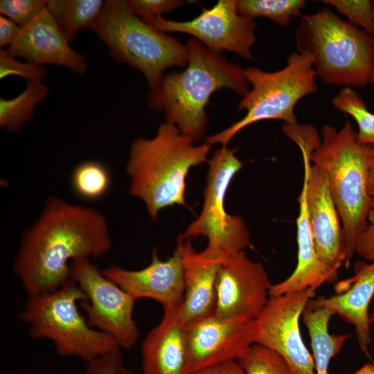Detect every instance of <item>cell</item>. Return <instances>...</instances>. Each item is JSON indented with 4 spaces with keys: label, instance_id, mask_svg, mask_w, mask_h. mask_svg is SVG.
I'll return each instance as SVG.
<instances>
[{
    "label": "cell",
    "instance_id": "1",
    "mask_svg": "<svg viewBox=\"0 0 374 374\" xmlns=\"http://www.w3.org/2000/svg\"><path fill=\"white\" fill-rule=\"evenodd\" d=\"M112 244L109 226L101 213L52 196L26 230L12 271L28 296L47 293L70 279L73 260L101 257Z\"/></svg>",
    "mask_w": 374,
    "mask_h": 374
},
{
    "label": "cell",
    "instance_id": "2",
    "mask_svg": "<svg viewBox=\"0 0 374 374\" xmlns=\"http://www.w3.org/2000/svg\"><path fill=\"white\" fill-rule=\"evenodd\" d=\"M186 45V69L164 75L157 89L148 93L147 102L152 109L163 112L166 122L175 125L196 143L206 132L205 109L212 94L228 88L244 96L250 86L239 64L196 39H190Z\"/></svg>",
    "mask_w": 374,
    "mask_h": 374
},
{
    "label": "cell",
    "instance_id": "3",
    "mask_svg": "<svg viewBox=\"0 0 374 374\" xmlns=\"http://www.w3.org/2000/svg\"><path fill=\"white\" fill-rule=\"evenodd\" d=\"M211 144L196 145L174 124H161L152 139L131 144L126 171L130 193L141 199L152 220L162 209L186 206L185 190L190 169L207 161Z\"/></svg>",
    "mask_w": 374,
    "mask_h": 374
},
{
    "label": "cell",
    "instance_id": "4",
    "mask_svg": "<svg viewBox=\"0 0 374 374\" xmlns=\"http://www.w3.org/2000/svg\"><path fill=\"white\" fill-rule=\"evenodd\" d=\"M321 134L310 160L327 177L346 236L347 266L355 253L357 238L366 226L373 201L368 191V178L374 148L357 142L356 132L348 120L339 130L323 125Z\"/></svg>",
    "mask_w": 374,
    "mask_h": 374
},
{
    "label": "cell",
    "instance_id": "5",
    "mask_svg": "<svg viewBox=\"0 0 374 374\" xmlns=\"http://www.w3.org/2000/svg\"><path fill=\"white\" fill-rule=\"evenodd\" d=\"M298 51L312 55L317 76L328 84H374V36L329 9L301 17L295 33Z\"/></svg>",
    "mask_w": 374,
    "mask_h": 374
},
{
    "label": "cell",
    "instance_id": "6",
    "mask_svg": "<svg viewBox=\"0 0 374 374\" xmlns=\"http://www.w3.org/2000/svg\"><path fill=\"white\" fill-rule=\"evenodd\" d=\"M90 29L105 44L114 60L144 75L150 91L157 89L166 69L187 64L186 44L146 24L130 10L126 1H105Z\"/></svg>",
    "mask_w": 374,
    "mask_h": 374
},
{
    "label": "cell",
    "instance_id": "7",
    "mask_svg": "<svg viewBox=\"0 0 374 374\" xmlns=\"http://www.w3.org/2000/svg\"><path fill=\"white\" fill-rule=\"evenodd\" d=\"M86 300L83 291L69 279L53 291L28 296L19 318L31 337L50 340L58 355L89 363L121 348L80 313L78 304Z\"/></svg>",
    "mask_w": 374,
    "mask_h": 374
},
{
    "label": "cell",
    "instance_id": "8",
    "mask_svg": "<svg viewBox=\"0 0 374 374\" xmlns=\"http://www.w3.org/2000/svg\"><path fill=\"white\" fill-rule=\"evenodd\" d=\"M250 88L238 105L246 114L225 130L206 139L210 144L227 146L240 130L259 121L280 120L285 124L295 125L296 103L316 91V73L312 55L308 52L292 53L285 66L276 71L266 72L256 67L244 69Z\"/></svg>",
    "mask_w": 374,
    "mask_h": 374
},
{
    "label": "cell",
    "instance_id": "9",
    "mask_svg": "<svg viewBox=\"0 0 374 374\" xmlns=\"http://www.w3.org/2000/svg\"><path fill=\"white\" fill-rule=\"evenodd\" d=\"M242 167L234 149L222 146L215 152L208 160L202 211L180 235L183 238H206L207 246L202 253L210 259L222 261L228 256L243 251L250 244V233L244 219L229 214L225 208L228 188Z\"/></svg>",
    "mask_w": 374,
    "mask_h": 374
},
{
    "label": "cell",
    "instance_id": "10",
    "mask_svg": "<svg viewBox=\"0 0 374 374\" xmlns=\"http://www.w3.org/2000/svg\"><path fill=\"white\" fill-rule=\"evenodd\" d=\"M70 279L86 296L87 300L80 305L88 323L112 338L121 348H132L139 337L133 318L136 300L89 259L71 262Z\"/></svg>",
    "mask_w": 374,
    "mask_h": 374
},
{
    "label": "cell",
    "instance_id": "11",
    "mask_svg": "<svg viewBox=\"0 0 374 374\" xmlns=\"http://www.w3.org/2000/svg\"><path fill=\"white\" fill-rule=\"evenodd\" d=\"M145 22L163 33L188 34L214 52L228 51L246 60L253 59L251 48L257 41L256 23L238 12L236 0H219L188 21H172L161 15Z\"/></svg>",
    "mask_w": 374,
    "mask_h": 374
},
{
    "label": "cell",
    "instance_id": "12",
    "mask_svg": "<svg viewBox=\"0 0 374 374\" xmlns=\"http://www.w3.org/2000/svg\"><path fill=\"white\" fill-rule=\"evenodd\" d=\"M315 289L271 296L256 319V343L282 357L292 374H316L313 356L302 339L299 318Z\"/></svg>",
    "mask_w": 374,
    "mask_h": 374
},
{
    "label": "cell",
    "instance_id": "13",
    "mask_svg": "<svg viewBox=\"0 0 374 374\" xmlns=\"http://www.w3.org/2000/svg\"><path fill=\"white\" fill-rule=\"evenodd\" d=\"M256 319L223 318L215 314L187 323L190 374L204 368L238 360L256 343Z\"/></svg>",
    "mask_w": 374,
    "mask_h": 374
},
{
    "label": "cell",
    "instance_id": "14",
    "mask_svg": "<svg viewBox=\"0 0 374 374\" xmlns=\"http://www.w3.org/2000/svg\"><path fill=\"white\" fill-rule=\"evenodd\" d=\"M271 285L263 265L244 251L226 256L217 272L215 314L256 319L269 299Z\"/></svg>",
    "mask_w": 374,
    "mask_h": 374
},
{
    "label": "cell",
    "instance_id": "15",
    "mask_svg": "<svg viewBox=\"0 0 374 374\" xmlns=\"http://www.w3.org/2000/svg\"><path fill=\"white\" fill-rule=\"evenodd\" d=\"M306 201L317 256L326 268L338 274L347 260L346 236L327 177L314 165L308 171Z\"/></svg>",
    "mask_w": 374,
    "mask_h": 374
},
{
    "label": "cell",
    "instance_id": "16",
    "mask_svg": "<svg viewBox=\"0 0 374 374\" xmlns=\"http://www.w3.org/2000/svg\"><path fill=\"white\" fill-rule=\"evenodd\" d=\"M101 271L136 301L150 299L164 307L181 303L184 299L183 264L177 249L164 260L153 250L150 263L141 269L130 270L111 266Z\"/></svg>",
    "mask_w": 374,
    "mask_h": 374
},
{
    "label": "cell",
    "instance_id": "17",
    "mask_svg": "<svg viewBox=\"0 0 374 374\" xmlns=\"http://www.w3.org/2000/svg\"><path fill=\"white\" fill-rule=\"evenodd\" d=\"M6 50L15 57H23L28 62L62 66L78 75H84L88 69L85 56L70 46L46 7L21 28Z\"/></svg>",
    "mask_w": 374,
    "mask_h": 374
},
{
    "label": "cell",
    "instance_id": "18",
    "mask_svg": "<svg viewBox=\"0 0 374 374\" xmlns=\"http://www.w3.org/2000/svg\"><path fill=\"white\" fill-rule=\"evenodd\" d=\"M163 308L160 322L141 346L142 374H190L187 323L182 314V302Z\"/></svg>",
    "mask_w": 374,
    "mask_h": 374
},
{
    "label": "cell",
    "instance_id": "19",
    "mask_svg": "<svg viewBox=\"0 0 374 374\" xmlns=\"http://www.w3.org/2000/svg\"><path fill=\"white\" fill-rule=\"evenodd\" d=\"M335 294L310 299L306 306L333 310L355 327L359 349L368 355L372 342L368 306L374 296V262H355L354 274L335 285Z\"/></svg>",
    "mask_w": 374,
    "mask_h": 374
},
{
    "label": "cell",
    "instance_id": "20",
    "mask_svg": "<svg viewBox=\"0 0 374 374\" xmlns=\"http://www.w3.org/2000/svg\"><path fill=\"white\" fill-rule=\"evenodd\" d=\"M302 157L304 175L299 197V210L296 219L297 263L293 272L286 279L271 285L269 297L307 288L316 290L324 283H332L338 278V274L331 271L323 265L315 250L306 201L308 175L312 164L310 154L303 152Z\"/></svg>",
    "mask_w": 374,
    "mask_h": 374
},
{
    "label": "cell",
    "instance_id": "21",
    "mask_svg": "<svg viewBox=\"0 0 374 374\" xmlns=\"http://www.w3.org/2000/svg\"><path fill=\"white\" fill-rule=\"evenodd\" d=\"M176 249L183 264L184 295L182 314L186 323L215 314L216 280L222 261L197 252L190 238L179 237Z\"/></svg>",
    "mask_w": 374,
    "mask_h": 374
},
{
    "label": "cell",
    "instance_id": "22",
    "mask_svg": "<svg viewBox=\"0 0 374 374\" xmlns=\"http://www.w3.org/2000/svg\"><path fill=\"white\" fill-rule=\"evenodd\" d=\"M335 312L326 308L305 307L302 316L311 340L316 374H328L332 359L341 350L350 334L331 335L330 320Z\"/></svg>",
    "mask_w": 374,
    "mask_h": 374
},
{
    "label": "cell",
    "instance_id": "23",
    "mask_svg": "<svg viewBox=\"0 0 374 374\" xmlns=\"http://www.w3.org/2000/svg\"><path fill=\"white\" fill-rule=\"evenodd\" d=\"M104 3L102 0H48L46 8L70 43L81 30L90 28Z\"/></svg>",
    "mask_w": 374,
    "mask_h": 374
},
{
    "label": "cell",
    "instance_id": "24",
    "mask_svg": "<svg viewBox=\"0 0 374 374\" xmlns=\"http://www.w3.org/2000/svg\"><path fill=\"white\" fill-rule=\"evenodd\" d=\"M49 89L42 80L28 82L25 89L18 96L6 99L0 98V126L15 132L33 119L35 107L48 96Z\"/></svg>",
    "mask_w": 374,
    "mask_h": 374
},
{
    "label": "cell",
    "instance_id": "25",
    "mask_svg": "<svg viewBox=\"0 0 374 374\" xmlns=\"http://www.w3.org/2000/svg\"><path fill=\"white\" fill-rule=\"evenodd\" d=\"M71 186L80 198L95 201L105 196L112 186L108 168L96 160H87L78 164L71 175Z\"/></svg>",
    "mask_w": 374,
    "mask_h": 374
},
{
    "label": "cell",
    "instance_id": "26",
    "mask_svg": "<svg viewBox=\"0 0 374 374\" xmlns=\"http://www.w3.org/2000/svg\"><path fill=\"white\" fill-rule=\"evenodd\" d=\"M304 0H236L238 12L254 19L263 17L275 24L285 26L296 17H301Z\"/></svg>",
    "mask_w": 374,
    "mask_h": 374
},
{
    "label": "cell",
    "instance_id": "27",
    "mask_svg": "<svg viewBox=\"0 0 374 374\" xmlns=\"http://www.w3.org/2000/svg\"><path fill=\"white\" fill-rule=\"evenodd\" d=\"M332 104L355 121L358 127L357 142L374 148V114L368 110L359 93L351 87H344L332 99Z\"/></svg>",
    "mask_w": 374,
    "mask_h": 374
},
{
    "label": "cell",
    "instance_id": "28",
    "mask_svg": "<svg viewBox=\"0 0 374 374\" xmlns=\"http://www.w3.org/2000/svg\"><path fill=\"white\" fill-rule=\"evenodd\" d=\"M238 362L246 374H292L282 357L258 344H253Z\"/></svg>",
    "mask_w": 374,
    "mask_h": 374
},
{
    "label": "cell",
    "instance_id": "29",
    "mask_svg": "<svg viewBox=\"0 0 374 374\" xmlns=\"http://www.w3.org/2000/svg\"><path fill=\"white\" fill-rule=\"evenodd\" d=\"M344 15L351 24L374 36L373 3L369 0H325Z\"/></svg>",
    "mask_w": 374,
    "mask_h": 374
},
{
    "label": "cell",
    "instance_id": "30",
    "mask_svg": "<svg viewBox=\"0 0 374 374\" xmlns=\"http://www.w3.org/2000/svg\"><path fill=\"white\" fill-rule=\"evenodd\" d=\"M49 74L44 66L21 62L10 55L5 48L0 50V78L10 75H17L28 82L42 80Z\"/></svg>",
    "mask_w": 374,
    "mask_h": 374
},
{
    "label": "cell",
    "instance_id": "31",
    "mask_svg": "<svg viewBox=\"0 0 374 374\" xmlns=\"http://www.w3.org/2000/svg\"><path fill=\"white\" fill-rule=\"evenodd\" d=\"M44 0H1V15L13 21L21 28L33 21L45 8Z\"/></svg>",
    "mask_w": 374,
    "mask_h": 374
},
{
    "label": "cell",
    "instance_id": "32",
    "mask_svg": "<svg viewBox=\"0 0 374 374\" xmlns=\"http://www.w3.org/2000/svg\"><path fill=\"white\" fill-rule=\"evenodd\" d=\"M130 10L143 21H147L161 13L172 12L185 3L180 0H127Z\"/></svg>",
    "mask_w": 374,
    "mask_h": 374
},
{
    "label": "cell",
    "instance_id": "33",
    "mask_svg": "<svg viewBox=\"0 0 374 374\" xmlns=\"http://www.w3.org/2000/svg\"><path fill=\"white\" fill-rule=\"evenodd\" d=\"M87 364L80 374H121L124 368L121 349Z\"/></svg>",
    "mask_w": 374,
    "mask_h": 374
},
{
    "label": "cell",
    "instance_id": "34",
    "mask_svg": "<svg viewBox=\"0 0 374 374\" xmlns=\"http://www.w3.org/2000/svg\"><path fill=\"white\" fill-rule=\"evenodd\" d=\"M355 253L368 261L374 262V197L366 226L356 241Z\"/></svg>",
    "mask_w": 374,
    "mask_h": 374
},
{
    "label": "cell",
    "instance_id": "35",
    "mask_svg": "<svg viewBox=\"0 0 374 374\" xmlns=\"http://www.w3.org/2000/svg\"><path fill=\"white\" fill-rule=\"evenodd\" d=\"M21 28L10 19L0 16V46H10L17 37Z\"/></svg>",
    "mask_w": 374,
    "mask_h": 374
},
{
    "label": "cell",
    "instance_id": "36",
    "mask_svg": "<svg viewBox=\"0 0 374 374\" xmlns=\"http://www.w3.org/2000/svg\"><path fill=\"white\" fill-rule=\"evenodd\" d=\"M192 374H246L238 360H231L212 365Z\"/></svg>",
    "mask_w": 374,
    "mask_h": 374
},
{
    "label": "cell",
    "instance_id": "37",
    "mask_svg": "<svg viewBox=\"0 0 374 374\" xmlns=\"http://www.w3.org/2000/svg\"><path fill=\"white\" fill-rule=\"evenodd\" d=\"M368 191L374 197V161L371 167L368 178Z\"/></svg>",
    "mask_w": 374,
    "mask_h": 374
},
{
    "label": "cell",
    "instance_id": "38",
    "mask_svg": "<svg viewBox=\"0 0 374 374\" xmlns=\"http://www.w3.org/2000/svg\"><path fill=\"white\" fill-rule=\"evenodd\" d=\"M121 374H139L136 373L130 369L125 368V367L123 368Z\"/></svg>",
    "mask_w": 374,
    "mask_h": 374
},
{
    "label": "cell",
    "instance_id": "39",
    "mask_svg": "<svg viewBox=\"0 0 374 374\" xmlns=\"http://www.w3.org/2000/svg\"><path fill=\"white\" fill-rule=\"evenodd\" d=\"M369 320L371 322V324H374V311L371 313H369Z\"/></svg>",
    "mask_w": 374,
    "mask_h": 374
},
{
    "label": "cell",
    "instance_id": "40",
    "mask_svg": "<svg viewBox=\"0 0 374 374\" xmlns=\"http://www.w3.org/2000/svg\"><path fill=\"white\" fill-rule=\"evenodd\" d=\"M373 14H374V1H373Z\"/></svg>",
    "mask_w": 374,
    "mask_h": 374
}]
</instances>
